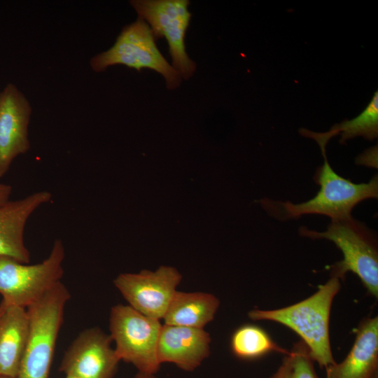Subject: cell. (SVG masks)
I'll return each instance as SVG.
<instances>
[{
    "mask_svg": "<svg viewBox=\"0 0 378 378\" xmlns=\"http://www.w3.org/2000/svg\"><path fill=\"white\" fill-rule=\"evenodd\" d=\"M130 4L139 18L150 27L154 37L165 38L172 59V66L181 78H190L196 64L186 50L185 38L191 13L188 0H132Z\"/></svg>",
    "mask_w": 378,
    "mask_h": 378,
    "instance_id": "obj_8",
    "label": "cell"
},
{
    "mask_svg": "<svg viewBox=\"0 0 378 378\" xmlns=\"http://www.w3.org/2000/svg\"><path fill=\"white\" fill-rule=\"evenodd\" d=\"M292 356L291 378H319L313 364L308 347L302 342L296 343L290 351Z\"/></svg>",
    "mask_w": 378,
    "mask_h": 378,
    "instance_id": "obj_19",
    "label": "cell"
},
{
    "mask_svg": "<svg viewBox=\"0 0 378 378\" xmlns=\"http://www.w3.org/2000/svg\"><path fill=\"white\" fill-rule=\"evenodd\" d=\"M325 369L326 378H378L377 316L363 319L346 357Z\"/></svg>",
    "mask_w": 378,
    "mask_h": 378,
    "instance_id": "obj_14",
    "label": "cell"
},
{
    "mask_svg": "<svg viewBox=\"0 0 378 378\" xmlns=\"http://www.w3.org/2000/svg\"><path fill=\"white\" fill-rule=\"evenodd\" d=\"M0 314V376L17 378L29 334L27 309L7 304Z\"/></svg>",
    "mask_w": 378,
    "mask_h": 378,
    "instance_id": "obj_15",
    "label": "cell"
},
{
    "mask_svg": "<svg viewBox=\"0 0 378 378\" xmlns=\"http://www.w3.org/2000/svg\"><path fill=\"white\" fill-rule=\"evenodd\" d=\"M112 343L101 328L85 329L66 350L59 371L78 378H114L120 360Z\"/></svg>",
    "mask_w": 378,
    "mask_h": 378,
    "instance_id": "obj_10",
    "label": "cell"
},
{
    "mask_svg": "<svg viewBox=\"0 0 378 378\" xmlns=\"http://www.w3.org/2000/svg\"><path fill=\"white\" fill-rule=\"evenodd\" d=\"M211 342L210 335L204 328L164 324L158 344L159 362L193 371L209 356Z\"/></svg>",
    "mask_w": 378,
    "mask_h": 378,
    "instance_id": "obj_13",
    "label": "cell"
},
{
    "mask_svg": "<svg viewBox=\"0 0 378 378\" xmlns=\"http://www.w3.org/2000/svg\"><path fill=\"white\" fill-rule=\"evenodd\" d=\"M181 274L172 267L161 266L156 271L120 274L115 287L131 307L147 316L162 319L176 292Z\"/></svg>",
    "mask_w": 378,
    "mask_h": 378,
    "instance_id": "obj_9",
    "label": "cell"
},
{
    "mask_svg": "<svg viewBox=\"0 0 378 378\" xmlns=\"http://www.w3.org/2000/svg\"><path fill=\"white\" fill-rule=\"evenodd\" d=\"M65 249L55 240L48 256L30 265L0 255V294L7 304L27 308L62 281Z\"/></svg>",
    "mask_w": 378,
    "mask_h": 378,
    "instance_id": "obj_7",
    "label": "cell"
},
{
    "mask_svg": "<svg viewBox=\"0 0 378 378\" xmlns=\"http://www.w3.org/2000/svg\"><path fill=\"white\" fill-rule=\"evenodd\" d=\"M302 135L314 139L318 144H327L334 136L340 134V143L362 136L368 140L378 136V92L376 91L366 108L358 116L335 125L328 132L317 133L306 129H300Z\"/></svg>",
    "mask_w": 378,
    "mask_h": 378,
    "instance_id": "obj_17",
    "label": "cell"
},
{
    "mask_svg": "<svg viewBox=\"0 0 378 378\" xmlns=\"http://www.w3.org/2000/svg\"><path fill=\"white\" fill-rule=\"evenodd\" d=\"M292 356L290 351L284 358L281 364L270 378H291Z\"/></svg>",
    "mask_w": 378,
    "mask_h": 378,
    "instance_id": "obj_21",
    "label": "cell"
},
{
    "mask_svg": "<svg viewBox=\"0 0 378 378\" xmlns=\"http://www.w3.org/2000/svg\"><path fill=\"white\" fill-rule=\"evenodd\" d=\"M324 162L314 176L320 190L308 201L293 204L287 202H270L281 208V216L298 218L306 214H320L331 220L351 217V211L360 202L378 197V177L374 176L369 182L354 183L338 175L328 162L326 146H319Z\"/></svg>",
    "mask_w": 378,
    "mask_h": 378,
    "instance_id": "obj_4",
    "label": "cell"
},
{
    "mask_svg": "<svg viewBox=\"0 0 378 378\" xmlns=\"http://www.w3.org/2000/svg\"><path fill=\"white\" fill-rule=\"evenodd\" d=\"M31 112L25 95L15 84H7L0 97V178L8 172L17 157L30 148L28 127Z\"/></svg>",
    "mask_w": 378,
    "mask_h": 378,
    "instance_id": "obj_11",
    "label": "cell"
},
{
    "mask_svg": "<svg viewBox=\"0 0 378 378\" xmlns=\"http://www.w3.org/2000/svg\"><path fill=\"white\" fill-rule=\"evenodd\" d=\"M160 321L130 305L113 306L109 315V335L119 360L133 365L138 372L155 374L161 365L158 357L162 326Z\"/></svg>",
    "mask_w": 378,
    "mask_h": 378,
    "instance_id": "obj_6",
    "label": "cell"
},
{
    "mask_svg": "<svg viewBox=\"0 0 378 378\" xmlns=\"http://www.w3.org/2000/svg\"><path fill=\"white\" fill-rule=\"evenodd\" d=\"M0 97H1V91H0Z\"/></svg>",
    "mask_w": 378,
    "mask_h": 378,
    "instance_id": "obj_27",
    "label": "cell"
},
{
    "mask_svg": "<svg viewBox=\"0 0 378 378\" xmlns=\"http://www.w3.org/2000/svg\"><path fill=\"white\" fill-rule=\"evenodd\" d=\"M358 164H364L368 167H377V146H374L365 151L356 158Z\"/></svg>",
    "mask_w": 378,
    "mask_h": 378,
    "instance_id": "obj_20",
    "label": "cell"
},
{
    "mask_svg": "<svg viewBox=\"0 0 378 378\" xmlns=\"http://www.w3.org/2000/svg\"><path fill=\"white\" fill-rule=\"evenodd\" d=\"M3 308H4V302L1 301L0 303V314L3 310Z\"/></svg>",
    "mask_w": 378,
    "mask_h": 378,
    "instance_id": "obj_24",
    "label": "cell"
},
{
    "mask_svg": "<svg viewBox=\"0 0 378 378\" xmlns=\"http://www.w3.org/2000/svg\"><path fill=\"white\" fill-rule=\"evenodd\" d=\"M219 304L211 293L176 290L162 319L167 325L204 328L214 319Z\"/></svg>",
    "mask_w": 378,
    "mask_h": 378,
    "instance_id": "obj_16",
    "label": "cell"
},
{
    "mask_svg": "<svg viewBox=\"0 0 378 378\" xmlns=\"http://www.w3.org/2000/svg\"><path fill=\"white\" fill-rule=\"evenodd\" d=\"M52 197L50 192L40 190L0 205V255L29 263L30 253L24 237L27 223Z\"/></svg>",
    "mask_w": 378,
    "mask_h": 378,
    "instance_id": "obj_12",
    "label": "cell"
},
{
    "mask_svg": "<svg viewBox=\"0 0 378 378\" xmlns=\"http://www.w3.org/2000/svg\"><path fill=\"white\" fill-rule=\"evenodd\" d=\"M12 187L6 183H0V205L10 200Z\"/></svg>",
    "mask_w": 378,
    "mask_h": 378,
    "instance_id": "obj_22",
    "label": "cell"
},
{
    "mask_svg": "<svg viewBox=\"0 0 378 378\" xmlns=\"http://www.w3.org/2000/svg\"><path fill=\"white\" fill-rule=\"evenodd\" d=\"M340 288V279L330 276L315 293L302 301L277 309H253L248 316L254 321H272L293 330L308 347L313 360L326 368L335 363L330 343L329 321L332 303Z\"/></svg>",
    "mask_w": 378,
    "mask_h": 378,
    "instance_id": "obj_1",
    "label": "cell"
},
{
    "mask_svg": "<svg viewBox=\"0 0 378 378\" xmlns=\"http://www.w3.org/2000/svg\"><path fill=\"white\" fill-rule=\"evenodd\" d=\"M231 349L241 359L252 360L272 351L288 354L287 350L277 345L262 328L254 325H244L231 337Z\"/></svg>",
    "mask_w": 378,
    "mask_h": 378,
    "instance_id": "obj_18",
    "label": "cell"
},
{
    "mask_svg": "<svg viewBox=\"0 0 378 378\" xmlns=\"http://www.w3.org/2000/svg\"><path fill=\"white\" fill-rule=\"evenodd\" d=\"M90 64L95 72L104 71L114 65H124L138 71L149 69L161 74L170 90L178 88L181 82L179 73L158 48L150 27L139 18L124 27L114 44L94 56Z\"/></svg>",
    "mask_w": 378,
    "mask_h": 378,
    "instance_id": "obj_5",
    "label": "cell"
},
{
    "mask_svg": "<svg viewBox=\"0 0 378 378\" xmlns=\"http://www.w3.org/2000/svg\"><path fill=\"white\" fill-rule=\"evenodd\" d=\"M71 295L62 282L27 307L29 334L17 378H48Z\"/></svg>",
    "mask_w": 378,
    "mask_h": 378,
    "instance_id": "obj_2",
    "label": "cell"
},
{
    "mask_svg": "<svg viewBox=\"0 0 378 378\" xmlns=\"http://www.w3.org/2000/svg\"><path fill=\"white\" fill-rule=\"evenodd\" d=\"M65 378H78L76 376H73V375H66Z\"/></svg>",
    "mask_w": 378,
    "mask_h": 378,
    "instance_id": "obj_25",
    "label": "cell"
},
{
    "mask_svg": "<svg viewBox=\"0 0 378 378\" xmlns=\"http://www.w3.org/2000/svg\"><path fill=\"white\" fill-rule=\"evenodd\" d=\"M299 234L312 239H328L342 251L343 259L335 263L330 276L344 279L348 272L356 274L368 293L378 297V246L374 234L363 223L352 216L331 220L324 232L305 227Z\"/></svg>",
    "mask_w": 378,
    "mask_h": 378,
    "instance_id": "obj_3",
    "label": "cell"
},
{
    "mask_svg": "<svg viewBox=\"0 0 378 378\" xmlns=\"http://www.w3.org/2000/svg\"><path fill=\"white\" fill-rule=\"evenodd\" d=\"M132 378H158L155 374L138 372Z\"/></svg>",
    "mask_w": 378,
    "mask_h": 378,
    "instance_id": "obj_23",
    "label": "cell"
},
{
    "mask_svg": "<svg viewBox=\"0 0 378 378\" xmlns=\"http://www.w3.org/2000/svg\"><path fill=\"white\" fill-rule=\"evenodd\" d=\"M0 378H14V377H8L0 376Z\"/></svg>",
    "mask_w": 378,
    "mask_h": 378,
    "instance_id": "obj_26",
    "label": "cell"
}]
</instances>
